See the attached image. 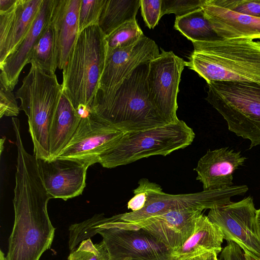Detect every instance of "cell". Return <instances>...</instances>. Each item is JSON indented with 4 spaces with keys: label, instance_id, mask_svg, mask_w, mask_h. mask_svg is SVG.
<instances>
[{
    "label": "cell",
    "instance_id": "cell-26",
    "mask_svg": "<svg viewBox=\"0 0 260 260\" xmlns=\"http://www.w3.org/2000/svg\"><path fill=\"white\" fill-rule=\"evenodd\" d=\"M144 36L136 20L127 22L106 37L107 53L115 49L129 47Z\"/></svg>",
    "mask_w": 260,
    "mask_h": 260
},
{
    "label": "cell",
    "instance_id": "cell-30",
    "mask_svg": "<svg viewBox=\"0 0 260 260\" xmlns=\"http://www.w3.org/2000/svg\"><path fill=\"white\" fill-rule=\"evenodd\" d=\"M204 0H162L161 17L173 13L176 18L200 9Z\"/></svg>",
    "mask_w": 260,
    "mask_h": 260
},
{
    "label": "cell",
    "instance_id": "cell-29",
    "mask_svg": "<svg viewBox=\"0 0 260 260\" xmlns=\"http://www.w3.org/2000/svg\"><path fill=\"white\" fill-rule=\"evenodd\" d=\"M106 0L81 1L79 12V34L85 28L98 24Z\"/></svg>",
    "mask_w": 260,
    "mask_h": 260
},
{
    "label": "cell",
    "instance_id": "cell-28",
    "mask_svg": "<svg viewBox=\"0 0 260 260\" xmlns=\"http://www.w3.org/2000/svg\"><path fill=\"white\" fill-rule=\"evenodd\" d=\"M67 260H111L103 243L93 244L90 238L82 241L71 252Z\"/></svg>",
    "mask_w": 260,
    "mask_h": 260
},
{
    "label": "cell",
    "instance_id": "cell-2",
    "mask_svg": "<svg viewBox=\"0 0 260 260\" xmlns=\"http://www.w3.org/2000/svg\"><path fill=\"white\" fill-rule=\"evenodd\" d=\"M149 62L139 64L111 92L105 95H96L90 114L123 133L168 124L159 116L149 99L147 85Z\"/></svg>",
    "mask_w": 260,
    "mask_h": 260
},
{
    "label": "cell",
    "instance_id": "cell-21",
    "mask_svg": "<svg viewBox=\"0 0 260 260\" xmlns=\"http://www.w3.org/2000/svg\"><path fill=\"white\" fill-rule=\"evenodd\" d=\"M223 234L220 229L202 213L196 219L192 234L173 254V260H191L205 253L222 251Z\"/></svg>",
    "mask_w": 260,
    "mask_h": 260
},
{
    "label": "cell",
    "instance_id": "cell-40",
    "mask_svg": "<svg viewBox=\"0 0 260 260\" xmlns=\"http://www.w3.org/2000/svg\"><path fill=\"white\" fill-rule=\"evenodd\" d=\"M0 260H7L6 257L5 256L4 253L2 250L0 251Z\"/></svg>",
    "mask_w": 260,
    "mask_h": 260
},
{
    "label": "cell",
    "instance_id": "cell-34",
    "mask_svg": "<svg viewBox=\"0 0 260 260\" xmlns=\"http://www.w3.org/2000/svg\"><path fill=\"white\" fill-rule=\"evenodd\" d=\"M227 244L221 251L220 260H245L244 251L237 244L231 241Z\"/></svg>",
    "mask_w": 260,
    "mask_h": 260
},
{
    "label": "cell",
    "instance_id": "cell-17",
    "mask_svg": "<svg viewBox=\"0 0 260 260\" xmlns=\"http://www.w3.org/2000/svg\"><path fill=\"white\" fill-rule=\"evenodd\" d=\"M246 157L228 147L208 150L198 161L194 170L204 190H217L233 186V174L243 165Z\"/></svg>",
    "mask_w": 260,
    "mask_h": 260
},
{
    "label": "cell",
    "instance_id": "cell-22",
    "mask_svg": "<svg viewBox=\"0 0 260 260\" xmlns=\"http://www.w3.org/2000/svg\"><path fill=\"white\" fill-rule=\"evenodd\" d=\"M82 118L62 92L48 135L49 159L58 157L76 131Z\"/></svg>",
    "mask_w": 260,
    "mask_h": 260
},
{
    "label": "cell",
    "instance_id": "cell-35",
    "mask_svg": "<svg viewBox=\"0 0 260 260\" xmlns=\"http://www.w3.org/2000/svg\"><path fill=\"white\" fill-rule=\"evenodd\" d=\"M16 0H0V13L8 10Z\"/></svg>",
    "mask_w": 260,
    "mask_h": 260
},
{
    "label": "cell",
    "instance_id": "cell-10",
    "mask_svg": "<svg viewBox=\"0 0 260 260\" xmlns=\"http://www.w3.org/2000/svg\"><path fill=\"white\" fill-rule=\"evenodd\" d=\"M99 234L111 260H173L172 251L148 232L142 229L97 226L88 238Z\"/></svg>",
    "mask_w": 260,
    "mask_h": 260
},
{
    "label": "cell",
    "instance_id": "cell-33",
    "mask_svg": "<svg viewBox=\"0 0 260 260\" xmlns=\"http://www.w3.org/2000/svg\"><path fill=\"white\" fill-rule=\"evenodd\" d=\"M0 117L16 116L20 108L18 106L15 95L0 82Z\"/></svg>",
    "mask_w": 260,
    "mask_h": 260
},
{
    "label": "cell",
    "instance_id": "cell-25",
    "mask_svg": "<svg viewBox=\"0 0 260 260\" xmlns=\"http://www.w3.org/2000/svg\"><path fill=\"white\" fill-rule=\"evenodd\" d=\"M28 63H34L47 74H55L57 67L54 32L50 22L35 45Z\"/></svg>",
    "mask_w": 260,
    "mask_h": 260
},
{
    "label": "cell",
    "instance_id": "cell-36",
    "mask_svg": "<svg viewBox=\"0 0 260 260\" xmlns=\"http://www.w3.org/2000/svg\"><path fill=\"white\" fill-rule=\"evenodd\" d=\"M217 256L215 252H209L198 256V260H217Z\"/></svg>",
    "mask_w": 260,
    "mask_h": 260
},
{
    "label": "cell",
    "instance_id": "cell-23",
    "mask_svg": "<svg viewBox=\"0 0 260 260\" xmlns=\"http://www.w3.org/2000/svg\"><path fill=\"white\" fill-rule=\"evenodd\" d=\"M140 0H106L98 25L106 37L124 23L136 20Z\"/></svg>",
    "mask_w": 260,
    "mask_h": 260
},
{
    "label": "cell",
    "instance_id": "cell-13",
    "mask_svg": "<svg viewBox=\"0 0 260 260\" xmlns=\"http://www.w3.org/2000/svg\"><path fill=\"white\" fill-rule=\"evenodd\" d=\"M124 134L90 114L82 118L72 139L58 157L92 165L99 162L100 155Z\"/></svg>",
    "mask_w": 260,
    "mask_h": 260
},
{
    "label": "cell",
    "instance_id": "cell-15",
    "mask_svg": "<svg viewBox=\"0 0 260 260\" xmlns=\"http://www.w3.org/2000/svg\"><path fill=\"white\" fill-rule=\"evenodd\" d=\"M43 184L52 198L67 200L82 194L85 186L88 165L70 159L37 158Z\"/></svg>",
    "mask_w": 260,
    "mask_h": 260
},
{
    "label": "cell",
    "instance_id": "cell-20",
    "mask_svg": "<svg viewBox=\"0 0 260 260\" xmlns=\"http://www.w3.org/2000/svg\"><path fill=\"white\" fill-rule=\"evenodd\" d=\"M205 15L217 36L224 39H260V18L225 9L204 0Z\"/></svg>",
    "mask_w": 260,
    "mask_h": 260
},
{
    "label": "cell",
    "instance_id": "cell-8",
    "mask_svg": "<svg viewBox=\"0 0 260 260\" xmlns=\"http://www.w3.org/2000/svg\"><path fill=\"white\" fill-rule=\"evenodd\" d=\"M161 52L149 62L147 85L150 101L167 123L179 121L177 95L182 72L186 61L172 51Z\"/></svg>",
    "mask_w": 260,
    "mask_h": 260
},
{
    "label": "cell",
    "instance_id": "cell-27",
    "mask_svg": "<svg viewBox=\"0 0 260 260\" xmlns=\"http://www.w3.org/2000/svg\"><path fill=\"white\" fill-rule=\"evenodd\" d=\"M138 185L134 190V196L127 203L128 209L132 211L142 209L154 196L163 192L159 185L146 178L140 179Z\"/></svg>",
    "mask_w": 260,
    "mask_h": 260
},
{
    "label": "cell",
    "instance_id": "cell-42",
    "mask_svg": "<svg viewBox=\"0 0 260 260\" xmlns=\"http://www.w3.org/2000/svg\"><path fill=\"white\" fill-rule=\"evenodd\" d=\"M217 260H220V259L217 258Z\"/></svg>",
    "mask_w": 260,
    "mask_h": 260
},
{
    "label": "cell",
    "instance_id": "cell-1",
    "mask_svg": "<svg viewBox=\"0 0 260 260\" xmlns=\"http://www.w3.org/2000/svg\"><path fill=\"white\" fill-rule=\"evenodd\" d=\"M17 149L13 200L14 223L7 260H39L50 248L55 233L47 211L51 197L41 179L37 158L25 150L20 129L14 130Z\"/></svg>",
    "mask_w": 260,
    "mask_h": 260
},
{
    "label": "cell",
    "instance_id": "cell-39",
    "mask_svg": "<svg viewBox=\"0 0 260 260\" xmlns=\"http://www.w3.org/2000/svg\"><path fill=\"white\" fill-rule=\"evenodd\" d=\"M5 138H2L0 140V149H1V154L2 153L3 148H4V143L5 142Z\"/></svg>",
    "mask_w": 260,
    "mask_h": 260
},
{
    "label": "cell",
    "instance_id": "cell-7",
    "mask_svg": "<svg viewBox=\"0 0 260 260\" xmlns=\"http://www.w3.org/2000/svg\"><path fill=\"white\" fill-rule=\"evenodd\" d=\"M206 100L223 117L229 129L260 145V84L240 82L207 83Z\"/></svg>",
    "mask_w": 260,
    "mask_h": 260
},
{
    "label": "cell",
    "instance_id": "cell-11",
    "mask_svg": "<svg viewBox=\"0 0 260 260\" xmlns=\"http://www.w3.org/2000/svg\"><path fill=\"white\" fill-rule=\"evenodd\" d=\"M251 197L210 209L208 218L221 230L223 239L237 244L260 258V236Z\"/></svg>",
    "mask_w": 260,
    "mask_h": 260
},
{
    "label": "cell",
    "instance_id": "cell-41",
    "mask_svg": "<svg viewBox=\"0 0 260 260\" xmlns=\"http://www.w3.org/2000/svg\"><path fill=\"white\" fill-rule=\"evenodd\" d=\"M191 260H198V256L196 257L195 258L191 259Z\"/></svg>",
    "mask_w": 260,
    "mask_h": 260
},
{
    "label": "cell",
    "instance_id": "cell-9",
    "mask_svg": "<svg viewBox=\"0 0 260 260\" xmlns=\"http://www.w3.org/2000/svg\"><path fill=\"white\" fill-rule=\"evenodd\" d=\"M248 190L246 185H242L186 194H170L162 192L154 196L142 209L116 215L113 221L135 222L170 210L211 209L230 203L231 197L243 195Z\"/></svg>",
    "mask_w": 260,
    "mask_h": 260
},
{
    "label": "cell",
    "instance_id": "cell-32",
    "mask_svg": "<svg viewBox=\"0 0 260 260\" xmlns=\"http://www.w3.org/2000/svg\"><path fill=\"white\" fill-rule=\"evenodd\" d=\"M162 0H140L141 14L146 26L153 29L161 17Z\"/></svg>",
    "mask_w": 260,
    "mask_h": 260
},
{
    "label": "cell",
    "instance_id": "cell-38",
    "mask_svg": "<svg viewBox=\"0 0 260 260\" xmlns=\"http://www.w3.org/2000/svg\"><path fill=\"white\" fill-rule=\"evenodd\" d=\"M256 223L258 234L260 236V208L256 211Z\"/></svg>",
    "mask_w": 260,
    "mask_h": 260
},
{
    "label": "cell",
    "instance_id": "cell-18",
    "mask_svg": "<svg viewBox=\"0 0 260 260\" xmlns=\"http://www.w3.org/2000/svg\"><path fill=\"white\" fill-rule=\"evenodd\" d=\"M54 0H43L29 31L16 49L0 64V82L13 91L20 73L28 61L33 49L49 22Z\"/></svg>",
    "mask_w": 260,
    "mask_h": 260
},
{
    "label": "cell",
    "instance_id": "cell-37",
    "mask_svg": "<svg viewBox=\"0 0 260 260\" xmlns=\"http://www.w3.org/2000/svg\"><path fill=\"white\" fill-rule=\"evenodd\" d=\"M245 260H260V258L246 250H243Z\"/></svg>",
    "mask_w": 260,
    "mask_h": 260
},
{
    "label": "cell",
    "instance_id": "cell-4",
    "mask_svg": "<svg viewBox=\"0 0 260 260\" xmlns=\"http://www.w3.org/2000/svg\"><path fill=\"white\" fill-rule=\"evenodd\" d=\"M107 56L106 36L98 24L78 35L62 70V92L76 110L81 105L90 110L99 89Z\"/></svg>",
    "mask_w": 260,
    "mask_h": 260
},
{
    "label": "cell",
    "instance_id": "cell-24",
    "mask_svg": "<svg viewBox=\"0 0 260 260\" xmlns=\"http://www.w3.org/2000/svg\"><path fill=\"white\" fill-rule=\"evenodd\" d=\"M174 28L192 42L210 41L220 38L214 31L202 8L176 18Z\"/></svg>",
    "mask_w": 260,
    "mask_h": 260
},
{
    "label": "cell",
    "instance_id": "cell-16",
    "mask_svg": "<svg viewBox=\"0 0 260 260\" xmlns=\"http://www.w3.org/2000/svg\"><path fill=\"white\" fill-rule=\"evenodd\" d=\"M43 0H16L0 13V64L18 47L29 31Z\"/></svg>",
    "mask_w": 260,
    "mask_h": 260
},
{
    "label": "cell",
    "instance_id": "cell-12",
    "mask_svg": "<svg viewBox=\"0 0 260 260\" xmlns=\"http://www.w3.org/2000/svg\"><path fill=\"white\" fill-rule=\"evenodd\" d=\"M202 211L199 209L170 210L135 222L113 221L109 217L98 226L143 229L162 243L173 254L191 236L196 220Z\"/></svg>",
    "mask_w": 260,
    "mask_h": 260
},
{
    "label": "cell",
    "instance_id": "cell-6",
    "mask_svg": "<svg viewBox=\"0 0 260 260\" xmlns=\"http://www.w3.org/2000/svg\"><path fill=\"white\" fill-rule=\"evenodd\" d=\"M195 137L181 120L139 132L124 133L100 156L99 163L111 169L153 155L166 156L190 145Z\"/></svg>",
    "mask_w": 260,
    "mask_h": 260
},
{
    "label": "cell",
    "instance_id": "cell-3",
    "mask_svg": "<svg viewBox=\"0 0 260 260\" xmlns=\"http://www.w3.org/2000/svg\"><path fill=\"white\" fill-rule=\"evenodd\" d=\"M186 67L211 81L260 84V41L224 39L192 42Z\"/></svg>",
    "mask_w": 260,
    "mask_h": 260
},
{
    "label": "cell",
    "instance_id": "cell-19",
    "mask_svg": "<svg viewBox=\"0 0 260 260\" xmlns=\"http://www.w3.org/2000/svg\"><path fill=\"white\" fill-rule=\"evenodd\" d=\"M81 0H54L50 23L55 42L57 67L63 70L79 35V12Z\"/></svg>",
    "mask_w": 260,
    "mask_h": 260
},
{
    "label": "cell",
    "instance_id": "cell-5",
    "mask_svg": "<svg viewBox=\"0 0 260 260\" xmlns=\"http://www.w3.org/2000/svg\"><path fill=\"white\" fill-rule=\"evenodd\" d=\"M22 85L15 92L20 109L28 118L29 132L37 158L49 159L50 126L62 93L55 74H47L31 63Z\"/></svg>",
    "mask_w": 260,
    "mask_h": 260
},
{
    "label": "cell",
    "instance_id": "cell-14",
    "mask_svg": "<svg viewBox=\"0 0 260 260\" xmlns=\"http://www.w3.org/2000/svg\"><path fill=\"white\" fill-rule=\"evenodd\" d=\"M159 53L156 43L145 36L129 47L115 49L107 53L96 95H105L111 92L139 64L151 61Z\"/></svg>",
    "mask_w": 260,
    "mask_h": 260
},
{
    "label": "cell",
    "instance_id": "cell-31",
    "mask_svg": "<svg viewBox=\"0 0 260 260\" xmlns=\"http://www.w3.org/2000/svg\"><path fill=\"white\" fill-rule=\"evenodd\" d=\"M222 8L260 18V0H211Z\"/></svg>",
    "mask_w": 260,
    "mask_h": 260
}]
</instances>
